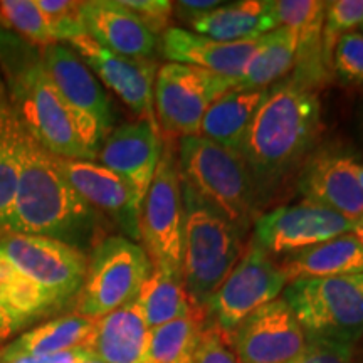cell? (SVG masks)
I'll list each match as a JSON object with an SVG mask.
<instances>
[{
	"label": "cell",
	"instance_id": "6da1fadb",
	"mask_svg": "<svg viewBox=\"0 0 363 363\" xmlns=\"http://www.w3.org/2000/svg\"><path fill=\"white\" fill-rule=\"evenodd\" d=\"M93 224V207L59 170L57 157L27 135L6 234L56 239L78 247L76 242Z\"/></svg>",
	"mask_w": 363,
	"mask_h": 363
},
{
	"label": "cell",
	"instance_id": "7a4b0ae2",
	"mask_svg": "<svg viewBox=\"0 0 363 363\" xmlns=\"http://www.w3.org/2000/svg\"><path fill=\"white\" fill-rule=\"evenodd\" d=\"M320 99L305 81L293 76L269 89L240 150L256 189L259 184L271 187L306 155L320 131Z\"/></svg>",
	"mask_w": 363,
	"mask_h": 363
},
{
	"label": "cell",
	"instance_id": "3957f363",
	"mask_svg": "<svg viewBox=\"0 0 363 363\" xmlns=\"http://www.w3.org/2000/svg\"><path fill=\"white\" fill-rule=\"evenodd\" d=\"M185 239L182 278L190 303L206 310L211 298L246 252L244 233L182 184Z\"/></svg>",
	"mask_w": 363,
	"mask_h": 363
},
{
	"label": "cell",
	"instance_id": "277c9868",
	"mask_svg": "<svg viewBox=\"0 0 363 363\" xmlns=\"http://www.w3.org/2000/svg\"><path fill=\"white\" fill-rule=\"evenodd\" d=\"M182 184L246 233L256 206V184L242 153L227 150L201 135L179 140Z\"/></svg>",
	"mask_w": 363,
	"mask_h": 363
},
{
	"label": "cell",
	"instance_id": "5b68a950",
	"mask_svg": "<svg viewBox=\"0 0 363 363\" xmlns=\"http://www.w3.org/2000/svg\"><path fill=\"white\" fill-rule=\"evenodd\" d=\"M22 125L40 147L59 158L93 160L76 128L74 118L45 69L43 56L17 67L0 66Z\"/></svg>",
	"mask_w": 363,
	"mask_h": 363
},
{
	"label": "cell",
	"instance_id": "8992f818",
	"mask_svg": "<svg viewBox=\"0 0 363 363\" xmlns=\"http://www.w3.org/2000/svg\"><path fill=\"white\" fill-rule=\"evenodd\" d=\"M283 299L308 338L355 345L363 337V274L291 281Z\"/></svg>",
	"mask_w": 363,
	"mask_h": 363
},
{
	"label": "cell",
	"instance_id": "52a82bcc",
	"mask_svg": "<svg viewBox=\"0 0 363 363\" xmlns=\"http://www.w3.org/2000/svg\"><path fill=\"white\" fill-rule=\"evenodd\" d=\"M148 252L123 235H110L91 252L83 288L78 294V315L99 320L135 301L152 274Z\"/></svg>",
	"mask_w": 363,
	"mask_h": 363
},
{
	"label": "cell",
	"instance_id": "ba28073f",
	"mask_svg": "<svg viewBox=\"0 0 363 363\" xmlns=\"http://www.w3.org/2000/svg\"><path fill=\"white\" fill-rule=\"evenodd\" d=\"M43 61L52 83L74 118L84 147L94 158L111 133V104L93 71L65 44L44 48Z\"/></svg>",
	"mask_w": 363,
	"mask_h": 363
},
{
	"label": "cell",
	"instance_id": "9c48e42d",
	"mask_svg": "<svg viewBox=\"0 0 363 363\" xmlns=\"http://www.w3.org/2000/svg\"><path fill=\"white\" fill-rule=\"evenodd\" d=\"M233 88H235L234 79L212 74L201 67L175 62L158 67L153 108L163 133L172 138L199 135L208 106Z\"/></svg>",
	"mask_w": 363,
	"mask_h": 363
},
{
	"label": "cell",
	"instance_id": "30bf717a",
	"mask_svg": "<svg viewBox=\"0 0 363 363\" xmlns=\"http://www.w3.org/2000/svg\"><path fill=\"white\" fill-rule=\"evenodd\" d=\"M0 256L39 286L57 308L78 296L88 271L84 252L56 239L0 235Z\"/></svg>",
	"mask_w": 363,
	"mask_h": 363
},
{
	"label": "cell",
	"instance_id": "8fae6325",
	"mask_svg": "<svg viewBox=\"0 0 363 363\" xmlns=\"http://www.w3.org/2000/svg\"><path fill=\"white\" fill-rule=\"evenodd\" d=\"M140 238L145 240L153 264L170 267L182 274L185 239V207L179 163L170 148L158 162L155 177L142 203L138 219Z\"/></svg>",
	"mask_w": 363,
	"mask_h": 363
},
{
	"label": "cell",
	"instance_id": "7c38bea8",
	"mask_svg": "<svg viewBox=\"0 0 363 363\" xmlns=\"http://www.w3.org/2000/svg\"><path fill=\"white\" fill-rule=\"evenodd\" d=\"M286 283L281 266L272 262L264 249L251 242L208 301L207 318L211 316L217 328L230 335L249 315L278 299Z\"/></svg>",
	"mask_w": 363,
	"mask_h": 363
},
{
	"label": "cell",
	"instance_id": "4fadbf2b",
	"mask_svg": "<svg viewBox=\"0 0 363 363\" xmlns=\"http://www.w3.org/2000/svg\"><path fill=\"white\" fill-rule=\"evenodd\" d=\"M353 222L328 207L313 202L283 206L257 217L254 224V240L269 254L301 252L338 235L350 234Z\"/></svg>",
	"mask_w": 363,
	"mask_h": 363
},
{
	"label": "cell",
	"instance_id": "5bb4252c",
	"mask_svg": "<svg viewBox=\"0 0 363 363\" xmlns=\"http://www.w3.org/2000/svg\"><path fill=\"white\" fill-rule=\"evenodd\" d=\"M306 342L305 330L283 298L261 306L230 333L240 363H289Z\"/></svg>",
	"mask_w": 363,
	"mask_h": 363
},
{
	"label": "cell",
	"instance_id": "9a60e30c",
	"mask_svg": "<svg viewBox=\"0 0 363 363\" xmlns=\"http://www.w3.org/2000/svg\"><path fill=\"white\" fill-rule=\"evenodd\" d=\"M72 51L81 57V61L96 74L103 84H106L130 110L142 118L155 121L153 108V88L158 72L157 62L152 59L126 57L108 51L94 43L88 34L81 35L72 43Z\"/></svg>",
	"mask_w": 363,
	"mask_h": 363
},
{
	"label": "cell",
	"instance_id": "2e32d148",
	"mask_svg": "<svg viewBox=\"0 0 363 363\" xmlns=\"http://www.w3.org/2000/svg\"><path fill=\"white\" fill-rule=\"evenodd\" d=\"M103 167L120 175L133 194L138 211H142L158 162L162 158V142L158 123L140 118L113 130L98 153Z\"/></svg>",
	"mask_w": 363,
	"mask_h": 363
},
{
	"label": "cell",
	"instance_id": "e0dca14e",
	"mask_svg": "<svg viewBox=\"0 0 363 363\" xmlns=\"http://www.w3.org/2000/svg\"><path fill=\"white\" fill-rule=\"evenodd\" d=\"M79 16L86 34L108 51L138 59L157 51V35L121 0L79 2Z\"/></svg>",
	"mask_w": 363,
	"mask_h": 363
},
{
	"label": "cell",
	"instance_id": "ac0fdd59",
	"mask_svg": "<svg viewBox=\"0 0 363 363\" xmlns=\"http://www.w3.org/2000/svg\"><path fill=\"white\" fill-rule=\"evenodd\" d=\"M257 40L219 43L199 35L184 27H169L162 34L160 51L167 61L175 65L201 67L222 78L238 79L246 69L249 59L256 51Z\"/></svg>",
	"mask_w": 363,
	"mask_h": 363
},
{
	"label": "cell",
	"instance_id": "d6986e66",
	"mask_svg": "<svg viewBox=\"0 0 363 363\" xmlns=\"http://www.w3.org/2000/svg\"><path fill=\"white\" fill-rule=\"evenodd\" d=\"M352 158L333 153L311 158L299 177L298 189L305 201L355 222L363 217V194L352 170Z\"/></svg>",
	"mask_w": 363,
	"mask_h": 363
},
{
	"label": "cell",
	"instance_id": "ffe728a7",
	"mask_svg": "<svg viewBox=\"0 0 363 363\" xmlns=\"http://www.w3.org/2000/svg\"><path fill=\"white\" fill-rule=\"evenodd\" d=\"M57 167L71 187L91 207H98L116 217L125 229L136 238L140 211L128 184L120 175L103 167L101 163L91 160H69L57 157Z\"/></svg>",
	"mask_w": 363,
	"mask_h": 363
},
{
	"label": "cell",
	"instance_id": "44dd1931",
	"mask_svg": "<svg viewBox=\"0 0 363 363\" xmlns=\"http://www.w3.org/2000/svg\"><path fill=\"white\" fill-rule=\"evenodd\" d=\"M148 333L143 313L135 299L94 320L88 348L104 363H143Z\"/></svg>",
	"mask_w": 363,
	"mask_h": 363
},
{
	"label": "cell",
	"instance_id": "7402d4cb",
	"mask_svg": "<svg viewBox=\"0 0 363 363\" xmlns=\"http://www.w3.org/2000/svg\"><path fill=\"white\" fill-rule=\"evenodd\" d=\"M269 89L233 88L217 98L203 115L199 135L233 152L242 150L252 118L266 101Z\"/></svg>",
	"mask_w": 363,
	"mask_h": 363
},
{
	"label": "cell",
	"instance_id": "603a6c76",
	"mask_svg": "<svg viewBox=\"0 0 363 363\" xmlns=\"http://www.w3.org/2000/svg\"><path fill=\"white\" fill-rule=\"evenodd\" d=\"M281 269L289 283L296 279L363 274V244L352 233L338 235L318 246L291 254Z\"/></svg>",
	"mask_w": 363,
	"mask_h": 363
},
{
	"label": "cell",
	"instance_id": "cb8c5ba5",
	"mask_svg": "<svg viewBox=\"0 0 363 363\" xmlns=\"http://www.w3.org/2000/svg\"><path fill=\"white\" fill-rule=\"evenodd\" d=\"M94 320L76 315L59 316L26 331L0 350V362L21 357L54 355L74 348H88Z\"/></svg>",
	"mask_w": 363,
	"mask_h": 363
},
{
	"label": "cell",
	"instance_id": "d4e9b609",
	"mask_svg": "<svg viewBox=\"0 0 363 363\" xmlns=\"http://www.w3.org/2000/svg\"><path fill=\"white\" fill-rule=\"evenodd\" d=\"M190 27L192 33L219 43L254 40L278 29L267 9V0H240L227 4L199 17Z\"/></svg>",
	"mask_w": 363,
	"mask_h": 363
},
{
	"label": "cell",
	"instance_id": "484cf974",
	"mask_svg": "<svg viewBox=\"0 0 363 363\" xmlns=\"http://www.w3.org/2000/svg\"><path fill=\"white\" fill-rule=\"evenodd\" d=\"M27 135L29 133L17 115L7 81L0 69V235L6 234L7 217L16 194L21 153Z\"/></svg>",
	"mask_w": 363,
	"mask_h": 363
},
{
	"label": "cell",
	"instance_id": "4316f807",
	"mask_svg": "<svg viewBox=\"0 0 363 363\" xmlns=\"http://www.w3.org/2000/svg\"><path fill=\"white\" fill-rule=\"evenodd\" d=\"M296 52L298 35L288 27H278L261 35L235 88L266 89L267 86L278 83L294 66Z\"/></svg>",
	"mask_w": 363,
	"mask_h": 363
},
{
	"label": "cell",
	"instance_id": "83f0119b",
	"mask_svg": "<svg viewBox=\"0 0 363 363\" xmlns=\"http://www.w3.org/2000/svg\"><path fill=\"white\" fill-rule=\"evenodd\" d=\"M136 303L148 330L187 316L194 308L180 272L162 264H153L152 274L140 289Z\"/></svg>",
	"mask_w": 363,
	"mask_h": 363
},
{
	"label": "cell",
	"instance_id": "f1b7e54d",
	"mask_svg": "<svg viewBox=\"0 0 363 363\" xmlns=\"http://www.w3.org/2000/svg\"><path fill=\"white\" fill-rule=\"evenodd\" d=\"M0 305L17 330H22L38 318L59 310L56 303L39 286L22 276L2 256H0Z\"/></svg>",
	"mask_w": 363,
	"mask_h": 363
},
{
	"label": "cell",
	"instance_id": "f546056e",
	"mask_svg": "<svg viewBox=\"0 0 363 363\" xmlns=\"http://www.w3.org/2000/svg\"><path fill=\"white\" fill-rule=\"evenodd\" d=\"M206 325L207 311L194 306L187 316L150 330L143 363H187Z\"/></svg>",
	"mask_w": 363,
	"mask_h": 363
},
{
	"label": "cell",
	"instance_id": "4dcf8cb0",
	"mask_svg": "<svg viewBox=\"0 0 363 363\" xmlns=\"http://www.w3.org/2000/svg\"><path fill=\"white\" fill-rule=\"evenodd\" d=\"M0 22L35 45L56 44L35 0H0Z\"/></svg>",
	"mask_w": 363,
	"mask_h": 363
},
{
	"label": "cell",
	"instance_id": "1f68e13d",
	"mask_svg": "<svg viewBox=\"0 0 363 363\" xmlns=\"http://www.w3.org/2000/svg\"><path fill=\"white\" fill-rule=\"evenodd\" d=\"M363 26V0H335L326 2L325 24L321 33V48L326 66L331 65L335 44L342 35Z\"/></svg>",
	"mask_w": 363,
	"mask_h": 363
},
{
	"label": "cell",
	"instance_id": "d6a6232c",
	"mask_svg": "<svg viewBox=\"0 0 363 363\" xmlns=\"http://www.w3.org/2000/svg\"><path fill=\"white\" fill-rule=\"evenodd\" d=\"M56 44L72 43L86 34L79 16V2L71 0H35Z\"/></svg>",
	"mask_w": 363,
	"mask_h": 363
},
{
	"label": "cell",
	"instance_id": "836d02e7",
	"mask_svg": "<svg viewBox=\"0 0 363 363\" xmlns=\"http://www.w3.org/2000/svg\"><path fill=\"white\" fill-rule=\"evenodd\" d=\"M330 66L345 83L363 84V34L360 30H353L338 39Z\"/></svg>",
	"mask_w": 363,
	"mask_h": 363
},
{
	"label": "cell",
	"instance_id": "e575fe53",
	"mask_svg": "<svg viewBox=\"0 0 363 363\" xmlns=\"http://www.w3.org/2000/svg\"><path fill=\"white\" fill-rule=\"evenodd\" d=\"M187 363H240L235 355L230 335L220 331L214 323L206 325L199 335Z\"/></svg>",
	"mask_w": 363,
	"mask_h": 363
},
{
	"label": "cell",
	"instance_id": "d590c367",
	"mask_svg": "<svg viewBox=\"0 0 363 363\" xmlns=\"http://www.w3.org/2000/svg\"><path fill=\"white\" fill-rule=\"evenodd\" d=\"M289 363H353V345L308 338L306 347Z\"/></svg>",
	"mask_w": 363,
	"mask_h": 363
},
{
	"label": "cell",
	"instance_id": "8d00e7d4",
	"mask_svg": "<svg viewBox=\"0 0 363 363\" xmlns=\"http://www.w3.org/2000/svg\"><path fill=\"white\" fill-rule=\"evenodd\" d=\"M121 4L133 11L155 35L163 34L169 29V22L174 13V2H169V0H121Z\"/></svg>",
	"mask_w": 363,
	"mask_h": 363
},
{
	"label": "cell",
	"instance_id": "74e56055",
	"mask_svg": "<svg viewBox=\"0 0 363 363\" xmlns=\"http://www.w3.org/2000/svg\"><path fill=\"white\" fill-rule=\"evenodd\" d=\"M224 6L219 0H180L174 4V11L182 21H185L190 26L199 17L206 16V13L216 11Z\"/></svg>",
	"mask_w": 363,
	"mask_h": 363
},
{
	"label": "cell",
	"instance_id": "f35d334b",
	"mask_svg": "<svg viewBox=\"0 0 363 363\" xmlns=\"http://www.w3.org/2000/svg\"><path fill=\"white\" fill-rule=\"evenodd\" d=\"M89 353H91L89 348L81 347V348H74V350L54 353V355L21 357V358H13V360L0 362V363H78L83 360L84 357H88Z\"/></svg>",
	"mask_w": 363,
	"mask_h": 363
},
{
	"label": "cell",
	"instance_id": "ab89813d",
	"mask_svg": "<svg viewBox=\"0 0 363 363\" xmlns=\"http://www.w3.org/2000/svg\"><path fill=\"white\" fill-rule=\"evenodd\" d=\"M17 326L13 325V321L9 318V315L4 310L2 305H0V350L6 347L9 340H11L13 335L17 333Z\"/></svg>",
	"mask_w": 363,
	"mask_h": 363
},
{
	"label": "cell",
	"instance_id": "60d3db41",
	"mask_svg": "<svg viewBox=\"0 0 363 363\" xmlns=\"http://www.w3.org/2000/svg\"><path fill=\"white\" fill-rule=\"evenodd\" d=\"M352 170H353V174H355V177H357L358 187H360L362 194H363V163L355 160V158H352Z\"/></svg>",
	"mask_w": 363,
	"mask_h": 363
},
{
	"label": "cell",
	"instance_id": "b9f144b4",
	"mask_svg": "<svg viewBox=\"0 0 363 363\" xmlns=\"http://www.w3.org/2000/svg\"><path fill=\"white\" fill-rule=\"evenodd\" d=\"M352 234L355 235V238L360 240V242L363 244V217L362 219H358L353 222V229H352Z\"/></svg>",
	"mask_w": 363,
	"mask_h": 363
},
{
	"label": "cell",
	"instance_id": "7bdbcfd3",
	"mask_svg": "<svg viewBox=\"0 0 363 363\" xmlns=\"http://www.w3.org/2000/svg\"><path fill=\"white\" fill-rule=\"evenodd\" d=\"M78 363H104V362H103V360H99V358H98L96 355H94L93 352H91L88 357H84L83 360L78 362Z\"/></svg>",
	"mask_w": 363,
	"mask_h": 363
},
{
	"label": "cell",
	"instance_id": "ee69618b",
	"mask_svg": "<svg viewBox=\"0 0 363 363\" xmlns=\"http://www.w3.org/2000/svg\"><path fill=\"white\" fill-rule=\"evenodd\" d=\"M360 33H362V34H363V26H362V27H360Z\"/></svg>",
	"mask_w": 363,
	"mask_h": 363
}]
</instances>
